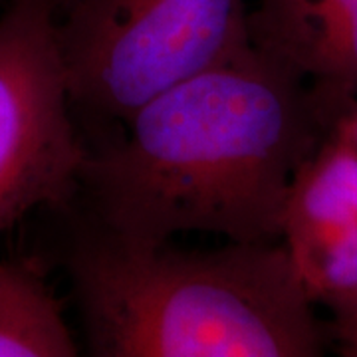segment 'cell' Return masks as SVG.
Here are the masks:
<instances>
[{
    "label": "cell",
    "mask_w": 357,
    "mask_h": 357,
    "mask_svg": "<svg viewBox=\"0 0 357 357\" xmlns=\"http://www.w3.org/2000/svg\"><path fill=\"white\" fill-rule=\"evenodd\" d=\"M280 241L333 344L357 326V151L333 128L294 178Z\"/></svg>",
    "instance_id": "5b68a950"
},
{
    "label": "cell",
    "mask_w": 357,
    "mask_h": 357,
    "mask_svg": "<svg viewBox=\"0 0 357 357\" xmlns=\"http://www.w3.org/2000/svg\"><path fill=\"white\" fill-rule=\"evenodd\" d=\"M68 0H8L0 16V234L79 199L89 147L74 121L60 46Z\"/></svg>",
    "instance_id": "277c9868"
},
{
    "label": "cell",
    "mask_w": 357,
    "mask_h": 357,
    "mask_svg": "<svg viewBox=\"0 0 357 357\" xmlns=\"http://www.w3.org/2000/svg\"><path fill=\"white\" fill-rule=\"evenodd\" d=\"M66 268L96 357H318L332 345L282 241L183 250L89 225Z\"/></svg>",
    "instance_id": "7a4b0ae2"
},
{
    "label": "cell",
    "mask_w": 357,
    "mask_h": 357,
    "mask_svg": "<svg viewBox=\"0 0 357 357\" xmlns=\"http://www.w3.org/2000/svg\"><path fill=\"white\" fill-rule=\"evenodd\" d=\"M64 307L42 272L0 262V357H76Z\"/></svg>",
    "instance_id": "52a82bcc"
},
{
    "label": "cell",
    "mask_w": 357,
    "mask_h": 357,
    "mask_svg": "<svg viewBox=\"0 0 357 357\" xmlns=\"http://www.w3.org/2000/svg\"><path fill=\"white\" fill-rule=\"evenodd\" d=\"M333 129L337 133H342L345 139L349 141V145L357 151V102L335 121Z\"/></svg>",
    "instance_id": "ba28073f"
},
{
    "label": "cell",
    "mask_w": 357,
    "mask_h": 357,
    "mask_svg": "<svg viewBox=\"0 0 357 357\" xmlns=\"http://www.w3.org/2000/svg\"><path fill=\"white\" fill-rule=\"evenodd\" d=\"M332 128L304 79L252 44L89 147L79 197L96 229L133 246L181 232L274 243L294 178Z\"/></svg>",
    "instance_id": "6da1fadb"
},
{
    "label": "cell",
    "mask_w": 357,
    "mask_h": 357,
    "mask_svg": "<svg viewBox=\"0 0 357 357\" xmlns=\"http://www.w3.org/2000/svg\"><path fill=\"white\" fill-rule=\"evenodd\" d=\"M246 0H68L60 46L74 109L119 123L252 46Z\"/></svg>",
    "instance_id": "3957f363"
},
{
    "label": "cell",
    "mask_w": 357,
    "mask_h": 357,
    "mask_svg": "<svg viewBox=\"0 0 357 357\" xmlns=\"http://www.w3.org/2000/svg\"><path fill=\"white\" fill-rule=\"evenodd\" d=\"M333 347L344 357H357V326L333 340Z\"/></svg>",
    "instance_id": "9c48e42d"
},
{
    "label": "cell",
    "mask_w": 357,
    "mask_h": 357,
    "mask_svg": "<svg viewBox=\"0 0 357 357\" xmlns=\"http://www.w3.org/2000/svg\"><path fill=\"white\" fill-rule=\"evenodd\" d=\"M250 40L304 79L333 126L357 102V0H258Z\"/></svg>",
    "instance_id": "8992f818"
}]
</instances>
